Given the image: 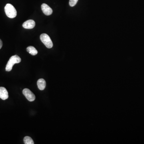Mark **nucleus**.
Returning <instances> with one entry per match:
<instances>
[{
    "label": "nucleus",
    "instance_id": "obj_1",
    "mask_svg": "<svg viewBox=\"0 0 144 144\" xmlns=\"http://www.w3.org/2000/svg\"><path fill=\"white\" fill-rule=\"evenodd\" d=\"M20 58L17 55L12 56L9 59L6 67V71L9 72L12 69V67L15 64L19 63L21 62Z\"/></svg>",
    "mask_w": 144,
    "mask_h": 144
},
{
    "label": "nucleus",
    "instance_id": "obj_2",
    "mask_svg": "<svg viewBox=\"0 0 144 144\" xmlns=\"http://www.w3.org/2000/svg\"><path fill=\"white\" fill-rule=\"evenodd\" d=\"M6 16L10 18H14L17 15V12L14 6L10 4H7L4 7Z\"/></svg>",
    "mask_w": 144,
    "mask_h": 144
},
{
    "label": "nucleus",
    "instance_id": "obj_3",
    "mask_svg": "<svg viewBox=\"0 0 144 144\" xmlns=\"http://www.w3.org/2000/svg\"><path fill=\"white\" fill-rule=\"evenodd\" d=\"M40 40L46 47L50 48L53 46V43L49 36L45 33L42 34L40 36Z\"/></svg>",
    "mask_w": 144,
    "mask_h": 144
},
{
    "label": "nucleus",
    "instance_id": "obj_4",
    "mask_svg": "<svg viewBox=\"0 0 144 144\" xmlns=\"http://www.w3.org/2000/svg\"><path fill=\"white\" fill-rule=\"evenodd\" d=\"M22 93L28 101L32 102L35 99V95L29 89H24L22 91Z\"/></svg>",
    "mask_w": 144,
    "mask_h": 144
},
{
    "label": "nucleus",
    "instance_id": "obj_5",
    "mask_svg": "<svg viewBox=\"0 0 144 144\" xmlns=\"http://www.w3.org/2000/svg\"><path fill=\"white\" fill-rule=\"evenodd\" d=\"M41 9L44 14L48 16L52 14V9L46 4L43 3L42 4Z\"/></svg>",
    "mask_w": 144,
    "mask_h": 144
},
{
    "label": "nucleus",
    "instance_id": "obj_6",
    "mask_svg": "<svg viewBox=\"0 0 144 144\" xmlns=\"http://www.w3.org/2000/svg\"><path fill=\"white\" fill-rule=\"evenodd\" d=\"M35 26V22L32 20H28L23 23L22 26L26 29H32Z\"/></svg>",
    "mask_w": 144,
    "mask_h": 144
},
{
    "label": "nucleus",
    "instance_id": "obj_7",
    "mask_svg": "<svg viewBox=\"0 0 144 144\" xmlns=\"http://www.w3.org/2000/svg\"><path fill=\"white\" fill-rule=\"evenodd\" d=\"M8 97V92L4 87H0V98L2 100H6Z\"/></svg>",
    "mask_w": 144,
    "mask_h": 144
},
{
    "label": "nucleus",
    "instance_id": "obj_8",
    "mask_svg": "<svg viewBox=\"0 0 144 144\" xmlns=\"http://www.w3.org/2000/svg\"><path fill=\"white\" fill-rule=\"evenodd\" d=\"M37 83L38 88L41 91L44 90V89L45 88L46 83L44 79H40L38 80Z\"/></svg>",
    "mask_w": 144,
    "mask_h": 144
},
{
    "label": "nucleus",
    "instance_id": "obj_9",
    "mask_svg": "<svg viewBox=\"0 0 144 144\" xmlns=\"http://www.w3.org/2000/svg\"><path fill=\"white\" fill-rule=\"evenodd\" d=\"M26 50L29 53L31 54L32 55H36L38 53L37 50L33 46H28L26 48Z\"/></svg>",
    "mask_w": 144,
    "mask_h": 144
},
{
    "label": "nucleus",
    "instance_id": "obj_10",
    "mask_svg": "<svg viewBox=\"0 0 144 144\" xmlns=\"http://www.w3.org/2000/svg\"><path fill=\"white\" fill-rule=\"evenodd\" d=\"M24 142L25 144H34L33 141L31 137L26 136L24 138Z\"/></svg>",
    "mask_w": 144,
    "mask_h": 144
},
{
    "label": "nucleus",
    "instance_id": "obj_11",
    "mask_svg": "<svg viewBox=\"0 0 144 144\" xmlns=\"http://www.w3.org/2000/svg\"><path fill=\"white\" fill-rule=\"evenodd\" d=\"M78 1V0H70L69 4L70 6L73 7L77 4Z\"/></svg>",
    "mask_w": 144,
    "mask_h": 144
},
{
    "label": "nucleus",
    "instance_id": "obj_12",
    "mask_svg": "<svg viewBox=\"0 0 144 144\" xmlns=\"http://www.w3.org/2000/svg\"><path fill=\"white\" fill-rule=\"evenodd\" d=\"M2 41L0 39V49H1V48L2 47Z\"/></svg>",
    "mask_w": 144,
    "mask_h": 144
}]
</instances>
